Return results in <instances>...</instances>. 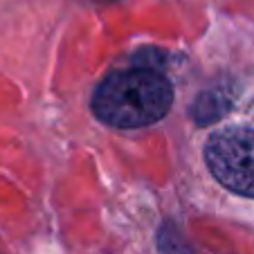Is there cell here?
I'll return each instance as SVG.
<instances>
[{
    "label": "cell",
    "mask_w": 254,
    "mask_h": 254,
    "mask_svg": "<svg viewBox=\"0 0 254 254\" xmlns=\"http://www.w3.org/2000/svg\"><path fill=\"white\" fill-rule=\"evenodd\" d=\"M205 160L211 176L241 196L254 198V130L230 126L209 137Z\"/></svg>",
    "instance_id": "2"
},
{
    "label": "cell",
    "mask_w": 254,
    "mask_h": 254,
    "mask_svg": "<svg viewBox=\"0 0 254 254\" xmlns=\"http://www.w3.org/2000/svg\"><path fill=\"white\" fill-rule=\"evenodd\" d=\"M173 104L171 83L151 67L108 74L92 97V113L115 128H142L160 122Z\"/></svg>",
    "instance_id": "1"
}]
</instances>
